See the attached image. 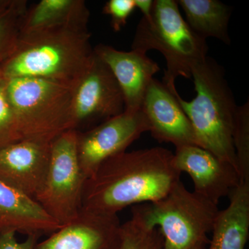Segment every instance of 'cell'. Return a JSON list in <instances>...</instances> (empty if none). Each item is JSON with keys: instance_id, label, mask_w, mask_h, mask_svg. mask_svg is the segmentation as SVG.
<instances>
[{"instance_id": "1", "label": "cell", "mask_w": 249, "mask_h": 249, "mask_svg": "<svg viewBox=\"0 0 249 249\" xmlns=\"http://www.w3.org/2000/svg\"><path fill=\"white\" fill-rule=\"evenodd\" d=\"M174 153L155 147L111 157L87 178L82 209L117 214L133 204L160 200L179 181Z\"/></svg>"}, {"instance_id": "2", "label": "cell", "mask_w": 249, "mask_h": 249, "mask_svg": "<svg viewBox=\"0 0 249 249\" xmlns=\"http://www.w3.org/2000/svg\"><path fill=\"white\" fill-rule=\"evenodd\" d=\"M88 28L20 32L14 53L0 67L4 79L42 78L73 89L94 57Z\"/></svg>"}, {"instance_id": "3", "label": "cell", "mask_w": 249, "mask_h": 249, "mask_svg": "<svg viewBox=\"0 0 249 249\" xmlns=\"http://www.w3.org/2000/svg\"><path fill=\"white\" fill-rule=\"evenodd\" d=\"M192 78L196 97L187 101L178 93L175 96L191 122L198 146L233 165L239 172L232 142L237 106L224 69L208 56L193 69Z\"/></svg>"}, {"instance_id": "4", "label": "cell", "mask_w": 249, "mask_h": 249, "mask_svg": "<svg viewBox=\"0 0 249 249\" xmlns=\"http://www.w3.org/2000/svg\"><path fill=\"white\" fill-rule=\"evenodd\" d=\"M132 49L157 50L166 61L162 83L174 95L178 77L192 78L196 65L208 57L206 39L196 34L180 13L176 0H154L151 14L142 17L136 29Z\"/></svg>"}, {"instance_id": "5", "label": "cell", "mask_w": 249, "mask_h": 249, "mask_svg": "<svg viewBox=\"0 0 249 249\" xmlns=\"http://www.w3.org/2000/svg\"><path fill=\"white\" fill-rule=\"evenodd\" d=\"M6 80L20 140L52 142L72 129L71 88L42 78Z\"/></svg>"}, {"instance_id": "6", "label": "cell", "mask_w": 249, "mask_h": 249, "mask_svg": "<svg viewBox=\"0 0 249 249\" xmlns=\"http://www.w3.org/2000/svg\"><path fill=\"white\" fill-rule=\"evenodd\" d=\"M219 209L217 205L191 192L181 180L160 200L134 206L132 213L149 227L160 229L165 249L208 247Z\"/></svg>"}, {"instance_id": "7", "label": "cell", "mask_w": 249, "mask_h": 249, "mask_svg": "<svg viewBox=\"0 0 249 249\" xmlns=\"http://www.w3.org/2000/svg\"><path fill=\"white\" fill-rule=\"evenodd\" d=\"M77 131L60 134L51 147L43 185L35 200L60 226L78 217L81 209L85 178L77 155Z\"/></svg>"}, {"instance_id": "8", "label": "cell", "mask_w": 249, "mask_h": 249, "mask_svg": "<svg viewBox=\"0 0 249 249\" xmlns=\"http://www.w3.org/2000/svg\"><path fill=\"white\" fill-rule=\"evenodd\" d=\"M124 111V96L115 77L95 53L89 68L72 89V129L91 128Z\"/></svg>"}, {"instance_id": "9", "label": "cell", "mask_w": 249, "mask_h": 249, "mask_svg": "<svg viewBox=\"0 0 249 249\" xmlns=\"http://www.w3.org/2000/svg\"><path fill=\"white\" fill-rule=\"evenodd\" d=\"M150 125L142 110L124 111L85 131H77V155L85 178H89L108 159L125 152Z\"/></svg>"}, {"instance_id": "10", "label": "cell", "mask_w": 249, "mask_h": 249, "mask_svg": "<svg viewBox=\"0 0 249 249\" xmlns=\"http://www.w3.org/2000/svg\"><path fill=\"white\" fill-rule=\"evenodd\" d=\"M174 164L180 173L191 177L195 193L216 205L242 182L240 173L233 165L198 145L176 148Z\"/></svg>"}, {"instance_id": "11", "label": "cell", "mask_w": 249, "mask_h": 249, "mask_svg": "<svg viewBox=\"0 0 249 249\" xmlns=\"http://www.w3.org/2000/svg\"><path fill=\"white\" fill-rule=\"evenodd\" d=\"M121 229L117 214L81 209L76 219L37 243L35 249H121Z\"/></svg>"}, {"instance_id": "12", "label": "cell", "mask_w": 249, "mask_h": 249, "mask_svg": "<svg viewBox=\"0 0 249 249\" xmlns=\"http://www.w3.org/2000/svg\"><path fill=\"white\" fill-rule=\"evenodd\" d=\"M141 110L146 117L152 137L178 147L196 145L194 130L176 96L162 82L154 78L149 85Z\"/></svg>"}, {"instance_id": "13", "label": "cell", "mask_w": 249, "mask_h": 249, "mask_svg": "<svg viewBox=\"0 0 249 249\" xmlns=\"http://www.w3.org/2000/svg\"><path fill=\"white\" fill-rule=\"evenodd\" d=\"M93 50L115 77L124 96V111L141 110L149 85L160 71L158 63L141 51L124 52L104 44L96 45Z\"/></svg>"}, {"instance_id": "14", "label": "cell", "mask_w": 249, "mask_h": 249, "mask_svg": "<svg viewBox=\"0 0 249 249\" xmlns=\"http://www.w3.org/2000/svg\"><path fill=\"white\" fill-rule=\"evenodd\" d=\"M51 147L52 142L20 140L0 149V180L34 199L45 181Z\"/></svg>"}, {"instance_id": "15", "label": "cell", "mask_w": 249, "mask_h": 249, "mask_svg": "<svg viewBox=\"0 0 249 249\" xmlns=\"http://www.w3.org/2000/svg\"><path fill=\"white\" fill-rule=\"evenodd\" d=\"M61 227L34 198L0 180V232L40 236Z\"/></svg>"}, {"instance_id": "16", "label": "cell", "mask_w": 249, "mask_h": 249, "mask_svg": "<svg viewBox=\"0 0 249 249\" xmlns=\"http://www.w3.org/2000/svg\"><path fill=\"white\" fill-rule=\"evenodd\" d=\"M229 197V206L218 213L206 249L245 248L249 233V181H242Z\"/></svg>"}, {"instance_id": "17", "label": "cell", "mask_w": 249, "mask_h": 249, "mask_svg": "<svg viewBox=\"0 0 249 249\" xmlns=\"http://www.w3.org/2000/svg\"><path fill=\"white\" fill-rule=\"evenodd\" d=\"M89 10L83 0H41L28 8L20 32L52 28H88Z\"/></svg>"}, {"instance_id": "18", "label": "cell", "mask_w": 249, "mask_h": 249, "mask_svg": "<svg viewBox=\"0 0 249 249\" xmlns=\"http://www.w3.org/2000/svg\"><path fill=\"white\" fill-rule=\"evenodd\" d=\"M186 22L198 36L213 37L230 45L229 24L232 9L218 0H177Z\"/></svg>"}, {"instance_id": "19", "label": "cell", "mask_w": 249, "mask_h": 249, "mask_svg": "<svg viewBox=\"0 0 249 249\" xmlns=\"http://www.w3.org/2000/svg\"><path fill=\"white\" fill-rule=\"evenodd\" d=\"M27 9L25 0H0V67L14 53Z\"/></svg>"}, {"instance_id": "20", "label": "cell", "mask_w": 249, "mask_h": 249, "mask_svg": "<svg viewBox=\"0 0 249 249\" xmlns=\"http://www.w3.org/2000/svg\"><path fill=\"white\" fill-rule=\"evenodd\" d=\"M121 249H165L160 229L147 227L134 213L129 220L121 224Z\"/></svg>"}, {"instance_id": "21", "label": "cell", "mask_w": 249, "mask_h": 249, "mask_svg": "<svg viewBox=\"0 0 249 249\" xmlns=\"http://www.w3.org/2000/svg\"><path fill=\"white\" fill-rule=\"evenodd\" d=\"M232 142L242 181H249V101L237 106Z\"/></svg>"}, {"instance_id": "22", "label": "cell", "mask_w": 249, "mask_h": 249, "mask_svg": "<svg viewBox=\"0 0 249 249\" xmlns=\"http://www.w3.org/2000/svg\"><path fill=\"white\" fill-rule=\"evenodd\" d=\"M18 141L20 139L6 92V80L0 76V149Z\"/></svg>"}, {"instance_id": "23", "label": "cell", "mask_w": 249, "mask_h": 249, "mask_svg": "<svg viewBox=\"0 0 249 249\" xmlns=\"http://www.w3.org/2000/svg\"><path fill=\"white\" fill-rule=\"evenodd\" d=\"M135 9L134 0H109L103 6V13L110 17L113 30L119 32L126 25Z\"/></svg>"}, {"instance_id": "24", "label": "cell", "mask_w": 249, "mask_h": 249, "mask_svg": "<svg viewBox=\"0 0 249 249\" xmlns=\"http://www.w3.org/2000/svg\"><path fill=\"white\" fill-rule=\"evenodd\" d=\"M40 236L30 235L27 240L18 242L16 238V232L13 231L0 232V249H35L38 243Z\"/></svg>"}, {"instance_id": "25", "label": "cell", "mask_w": 249, "mask_h": 249, "mask_svg": "<svg viewBox=\"0 0 249 249\" xmlns=\"http://www.w3.org/2000/svg\"><path fill=\"white\" fill-rule=\"evenodd\" d=\"M136 9L142 12V17L148 18L151 14L154 0H134Z\"/></svg>"}, {"instance_id": "26", "label": "cell", "mask_w": 249, "mask_h": 249, "mask_svg": "<svg viewBox=\"0 0 249 249\" xmlns=\"http://www.w3.org/2000/svg\"><path fill=\"white\" fill-rule=\"evenodd\" d=\"M206 248H207V247H198V248H196L195 249H206Z\"/></svg>"}]
</instances>
